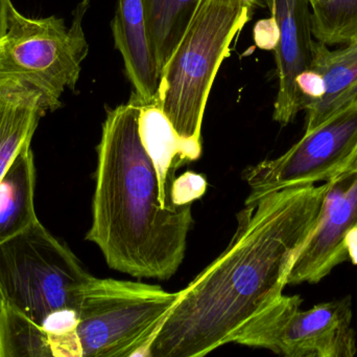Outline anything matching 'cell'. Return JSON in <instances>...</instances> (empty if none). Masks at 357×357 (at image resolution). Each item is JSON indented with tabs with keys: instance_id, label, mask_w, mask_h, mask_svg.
Returning <instances> with one entry per match:
<instances>
[{
	"instance_id": "obj_17",
	"label": "cell",
	"mask_w": 357,
	"mask_h": 357,
	"mask_svg": "<svg viewBox=\"0 0 357 357\" xmlns=\"http://www.w3.org/2000/svg\"><path fill=\"white\" fill-rule=\"evenodd\" d=\"M0 357H54L47 331L0 298Z\"/></svg>"
},
{
	"instance_id": "obj_3",
	"label": "cell",
	"mask_w": 357,
	"mask_h": 357,
	"mask_svg": "<svg viewBox=\"0 0 357 357\" xmlns=\"http://www.w3.org/2000/svg\"><path fill=\"white\" fill-rule=\"evenodd\" d=\"M252 8L243 0H199L161 71L156 99L191 161L201 155L204 113L216 73Z\"/></svg>"
},
{
	"instance_id": "obj_15",
	"label": "cell",
	"mask_w": 357,
	"mask_h": 357,
	"mask_svg": "<svg viewBox=\"0 0 357 357\" xmlns=\"http://www.w3.org/2000/svg\"><path fill=\"white\" fill-rule=\"evenodd\" d=\"M139 133L158 174L161 203L165 207L174 205L171 190L176 180V171L191 161L156 98L153 102L140 106Z\"/></svg>"
},
{
	"instance_id": "obj_21",
	"label": "cell",
	"mask_w": 357,
	"mask_h": 357,
	"mask_svg": "<svg viewBox=\"0 0 357 357\" xmlns=\"http://www.w3.org/2000/svg\"><path fill=\"white\" fill-rule=\"evenodd\" d=\"M253 34L254 41L258 48L264 50H276L280 33L274 17L258 21L254 27Z\"/></svg>"
},
{
	"instance_id": "obj_10",
	"label": "cell",
	"mask_w": 357,
	"mask_h": 357,
	"mask_svg": "<svg viewBox=\"0 0 357 357\" xmlns=\"http://www.w3.org/2000/svg\"><path fill=\"white\" fill-rule=\"evenodd\" d=\"M280 33L275 52L278 94L273 119L287 126L303 110L296 78L310 68L312 61V10L308 0H264Z\"/></svg>"
},
{
	"instance_id": "obj_20",
	"label": "cell",
	"mask_w": 357,
	"mask_h": 357,
	"mask_svg": "<svg viewBox=\"0 0 357 357\" xmlns=\"http://www.w3.org/2000/svg\"><path fill=\"white\" fill-rule=\"evenodd\" d=\"M296 83L303 101V110H305L308 105L321 99L324 94V80L314 69H306L299 73L296 78Z\"/></svg>"
},
{
	"instance_id": "obj_1",
	"label": "cell",
	"mask_w": 357,
	"mask_h": 357,
	"mask_svg": "<svg viewBox=\"0 0 357 357\" xmlns=\"http://www.w3.org/2000/svg\"><path fill=\"white\" fill-rule=\"evenodd\" d=\"M324 192L325 184L293 187L245 205L230 245L178 291L146 356L201 357L235 343L252 319L282 297Z\"/></svg>"
},
{
	"instance_id": "obj_9",
	"label": "cell",
	"mask_w": 357,
	"mask_h": 357,
	"mask_svg": "<svg viewBox=\"0 0 357 357\" xmlns=\"http://www.w3.org/2000/svg\"><path fill=\"white\" fill-rule=\"evenodd\" d=\"M346 261L357 265V171L342 172L325 182L318 220L287 284H317Z\"/></svg>"
},
{
	"instance_id": "obj_25",
	"label": "cell",
	"mask_w": 357,
	"mask_h": 357,
	"mask_svg": "<svg viewBox=\"0 0 357 357\" xmlns=\"http://www.w3.org/2000/svg\"><path fill=\"white\" fill-rule=\"evenodd\" d=\"M317 1H318V0H308V2H310V6H312V4L316 3Z\"/></svg>"
},
{
	"instance_id": "obj_7",
	"label": "cell",
	"mask_w": 357,
	"mask_h": 357,
	"mask_svg": "<svg viewBox=\"0 0 357 357\" xmlns=\"http://www.w3.org/2000/svg\"><path fill=\"white\" fill-rule=\"evenodd\" d=\"M300 296H284L252 319L235 343L287 357H352L357 352L351 297L302 310Z\"/></svg>"
},
{
	"instance_id": "obj_24",
	"label": "cell",
	"mask_w": 357,
	"mask_h": 357,
	"mask_svg": "<svg viewBox=\"0 0 357 357\" xmlns=\"http://www.w3.org/2000/svg\"><path fill=\"white\" fill-rule=\"evenodd\" d=\"M245 3L249 4L250 6H254V4L257 2V0H243Z\"/></svg>"
},
{
	"instance_id": "obj_19",
	"label": "cell",
	"mask_w": 357,
	"mask_h": 357,
	"mask_svg": "<svg viewBox=\"0 0 357 357\" xmlns=\"http://www.w3.org/2000/svg\"><path fill=\"white\" fill-rule=\"evenodd\" d=\"M205 178L193 172H186L174 180L171 190V201L174 205H187L201 198L206 191Z\"/></svg>"
},
{
	"instance_id": "obj_14",
	"label": "cell",
	"mask_w": 357,
	"mask_h": 357,
	"mask_svg": "<svg viewBox=\"0 0 357 357\" xmlns=\"http://www.w3.org/2000/svg\"><path fill=\"white\" fill-rule=\"evenodd\" d=\"M35 189V159L31 145H27L0 180V245L39 220Z\"/></svg>"
},
{
	"instance_id": "obj_8",
	"label": "cell",
	"mask_w": 357,
	"mask_h": 357,
	"mask_svg": "<svg viewBox=\"0 0 357 357\" xmlns=\"http://www.w3.org/2000/svg\"><path fill=\"white\" fill-rule=\"evenodd\" d=\"M357 147V103L305 132L284 154L248 168L243 178L251 189L245 205L271 193L328 182L343 172Z\"/></svg>"
},
{
	"instance_id": "obj_2",
	"label": "cell",
	"mask_w": 357,
	"mask_h": 357,
	"mask_svg": "<svg viewBox=\"0 0 357 357\" xmlns=\"http://www.w3.org/2000/svg\"><path fill=\"white\" fill-rule=\"evenodd\" d=\"M142 101L107 109L98 149L91 228L109 268L135 278L169 280L185 257L191 203L165 207L158 174L139 133Z\"/></svg>"
},
{
	"instance_id": "obj_13",
	"label": "cell",
	"mask_w": 357,
	"mask_h": 357,
	"mask_svg": "<svg viewBox=\"0 0 357 357\" xmlns=\"http://www.w3.org/2000/svg\"><path fill=\"white\" fill-rule=\"evenodd\" d=\"M46 112L41 96L35 90L0 84V180L19 152L31 145Z\"/></svg>"
},
{
	"instance_id": "obj_23",
	"label": "cell",
	"mask_w": 357,
	"mask_h": 357,
	"mask_svg": "<svg viewBox=\"0 0 357 357\" xmlns=\"http://www.w3.org/2000/svg\"><path fill=\"white\" fill-rule=\"evenodd\" d=\"M345 171H357V147L351 156H350L345 169L343 170V172Z\"/></svg>"
},
{
	"instance_id": "obj_11",
	"label": "cell",
	"mask_w": 357,
	"mask_h": 357,
	"mask_svg": "<svg viewBox=\"0 0 357 357\" xmlns=\"http://www.w3.org/2000/svg\"><path fill=\"white\" fill-rule=\"evenodd\" d=\"M310 68L322 75L325 90L305 108V132L357 103V40L339 50L314 40Z\"/></svg>"
},
{
	"instance_id": "obj_4",
	"label": "cell",
	"mask_w": 357,
	"mask_h": 357,
	"mask_svg": "<svg viewBox=\"0 0 357 357\" xmlns=\"http://www.w3.org/2000/svg\"><path fill=\"white\" fill-rule=\"evenodd\" d=\"M89 6L90 0L77 3L70 27L64 19L29 18L10 6L8 31L0 40V84L31 88L46 110L61 108V96L66 88L75 89L89 52L83 29Z\"/></svg>"
},
{
	"instance_id": "obj_12",
	"label": "cell",
	"mask_w": 357,
	"mask_h": 357,
	"mask_svg": "<svg viewBox=\"0 0 357 357\" xmlns=\"http://www.w3.org/2000/svg\"><path fill=\"white\" fill-rule=\"evenodd\" d=\"M111 29L135 94L142 104L153 102L158 92L159 75L146 37L142 0H119Z\"/></svg>"
},
{
	"instance_id": "obj_16",
	"label": "cell",
	"mask_w": 357,
	"mask_h": 357,
	"mask_svg": "<svg viewBox=\"0 0 357 357\" xmlns=\"http://www.w3.org/2000/svg\"><path fill=\"white\" fill-rule=\"evenodd\" d=\"M199 0H142L146 37L157 71L175 52Z\"/></svg>"
},
{
	"instance_id": "obj_6",
	"label": "cell",
	"mask_w": 357,
	"mask_h": 357,
	"mask_svg": "<svg viewBox=\"0 0 357 357\" xmlns=\"http://www.w3.org/2000/svg\"><path fill=\"white\" fill-rule=\"evenodd\" d=\"M92 279L39 220L0 245V298L38 324L61 310L77 312Z\"/></svg>"
},
{
	"instance_id": "obj_18",
	"label": "cell",
	"mask_w": 357,
	"mask_h": 357,
	"mask_svg": "<svg viewBox=\"0 0 357 357\" xmlns=\"http://www.w3.org/2000/svg\"><path fill=\"white\" fill-rule=\"evenodd\" d=\"M312 36L328 46L357 40V0H318L310 6Z\"/></svg>"
},
{
	"instance_id": "obj_22",
	"label": "cell",
	"mask_w": 357,
	"mask_h": 357,
	"mask_svg": "<svg viewBox=\"0 0 357 357\" xmlns=\"http://www.w3.org/2000/svg\"><path fill=\"white\" fill-rule=\"evenodd\" d=\"M10 0H0V40L6 35L8 27V14L12 6Z\"/></svg>"
},
{
	"instance_id": "obj_5",
	"label": "cell",
	"mask_w": 357,
	"mask_h": 357,
	"mask_svg": "<svg viewBox=\"0 0 357 357\" xmlns=\"http://www.w3.org/2000/svg\"><path fill=\"white\" fill-rule=\"evenodd\" d=\"M178 298L158 285L93 277L77 310V357L146 356Z\"/></svg>"
}]
</instances>
